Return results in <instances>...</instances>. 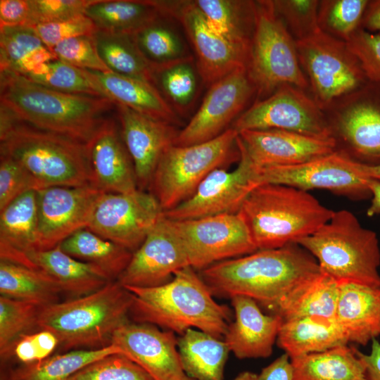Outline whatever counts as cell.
<instances>
[{
  "mask_svg": "<svg viewBox=\"0 0 380 380\" xmlns=\"http://www.w3.org/2000/svg\"><path fill=\"white\" fill-rule=\"evenodd\" d=\"M319 272L315 258L292 243L218 262L203 269L201 278L212 293L248 296L273 312L291 291Z\"/></svg>",
  "mask_w": 380,
  "mask_h": 380,
  "instance_id": "obj_1",
  "label": "cell"
},
{
  "mask_svg": "<svg viewBox=\"0 0 380 380\" xmlns=\"http://www.w3.org/2000/svg\"><path fill=\"white\" fill-rule=\"evenodd\" d=\"M0 101L18 120L85 144L115 107L108 98L56 91L11 72H0Z\"/></svg>",
  "mask_w": 380,
  "mask_h": 380,
  "instance_id": "obj_2",
  "label": "cell"
},
{
  "mask_svg": "<svg viewBox=\"0 0 380 380\" xmlns=\"http://www.w3.org/2000/svg\"><path fill=\"white\" fill-rule=\"evenodd\" d=\"M125 287L132 294L130 315L136 322L160 326L181 335L196 329L224 339L229 310L214 300L194 268L177 271L171 280L159 286Z\"/></svg>",
  "mask_w": 380,
  "mask_h": 380,
  "instance_id": "obj_3",
  "label": "cell"
},
{
  "mask_svg": "<svg viewBox=\"0 0 380 380\" xmlns=\"http://www.w3.org/2000/svg\"><path fill=\"white\" fill-rule=\"evenodd\" d=\"M0 109V154L18 162L39 189L89 184L85 143L38 129Z\"/></svg>",
  "mask_w": 380,
  "mask_h": 380,
  "instance_id": "obj_4",
  "label": "cell"
},
{
  "mask_svg": "<svg viewBox=\"0 0 380 380\" xmlns=\"http://www.w3.org/2000/svg\"><path fill=\"white\" fill-rule=\"evenodd\" d=\"M239 214L258 250L275 249L315 232L334 211L308 191L293 186L262 184L243 201Z\"/></svg>",
  "mask_w": 380,
  "mask_h": 380,
  "instance_id": "obj_5",
  "label": "cell"
},
{
  "mask_svg": "<svg viewBox=\"0 0 380 380\" xmlns=\"http://www.w3.org/2000/svg\"><path fill=\"white\" fill-rule=\"evenodd\" d=\"M131 293L118 281L81 297L41 308L37 329L53 333L63 353L96 349L110 344L114 332L128 322Z\"/></svg>",
  "mask_w": 380,
  "mask_h": 380,
  "instance_id": "obj_6",
  "label": "cell"
},
{
  "mask_svg": "<svg viewBox=\"0 0 380 380\" xmlns=\"http://www.w3.org/2000/svg\"><path fill=\"white\" fill-rule=\"evenodd\" d=\"M296 243L315 258L321 272L338 282L380 288L377 234L350 211H334L327 223Z\"/></svg>",
  "mask_w": 380,
  "mask_h": 380,
  "instance_id": "obj_7",
  "label": "cell"
},
{
  "mask_svg": "<svg viewBox=\"0 0 380 380\" xmlns=\"http://www.w3.org/2000/svg\"><path fill=\"white\" fill-rule=\"evenodd\" d=\"M238 133L229 127L217 137L189 146L172 145L161 156L149 187L163 212L191 197L214 170L239 160Z\"/></svg>",
  "mask_w": 380,
  "mask_h": 380,
  "instance_id": "obj_8",
  "label": "cell"
},
{
  "mask_svg": "<svg viewBox=\"0 0 380 380\" xmlns=\"http://www.w3.org/2000/svg\"><path fill=\"white\" fill-rule=\"evenodd\" d=\"M246 68L255 86V101L266 99L284 84L309 93L296 41L277 15L272 0L255 1V27Z\"/></svg>",
  "mask_w": 380,
  "mask_h": 380,
  "instance_id": "obj_9",
  "label": "cell"
},
{
  "mask_svg": "<svg viewBox=\"0 0 380 380\" xmlns=\"http://www.w3.org/2000/svg\"><path fill=\"white\" fill-rule=\"evenodd\" d=\"M296 45L309 94L322 110L369 81L347 42L320 30Z\"/></svg>",
  "mask_w": 380,
  "mask_h": 380,
  "instance_id": "obj_10",
  "label": "cell"
},
{
  "mask_svg": "<svg viewBox=\"0 0 380 380\" xmlns=\"http://www.w3.org/2000/svg\"><path fill=\"white\" fill-rule=\"evenodd\" d=\"M323 111L336 151L362 164L380 163V82L369 80Z\"/></svg>",
  "mask_w": 380,
  "mask_h": 380,
  "instance_id": "obj_11",
  "label": "cell"
},
{
  "mask_svg": "<svg viewBox=\"0 0 380 380\" xmlns=\"http://www.w3.org/2000/svg\"><path fill=\"white\" fill-rule=\"evenodd\" d=\"M363 164L337 151L305 162L289 166L258 167L253 165L254 179L258 185L276 184L308 191L325 189L354 200L372 196Z\"/></svg>",
  "mask_w": 380,
  "mask_h": 380,
  "instance_id": "obj_12",
  "label": "cell"
},
{
  "mask_svg": "<svg viewBox=\"0 0 380 380\" xmlns=\"http://www.w3.org/2000/svg\"><path fill=\"white\" fill-rule=\"evenodd\" d=\"M170 220L183 243L189 266L194 269L203 270L258 251L239 213Z\"/></svg>",
  "mask_w": 380,
  "mask_h": 380,
  "instance_id": "obj_13",
  "label": "cell"
},
{
  "mask_svg": "<svg viewBox=\"0 0 380 380\" xmlns=\"http://www.w3.org/2000/svg\"><path fill=\"white\" fill-rule=\"evenodd\" d=\"M230 127L238 134L244 130L282 129L332 139L324 111L308 92L291 84L255 101Z\"/></svg>",
  "mask_w": 380,
  "mask_h": 380,
  "instance_id": "obj_14",
  "label": "cell"
},
{
  "mask_svg": "<svg viewBox=\"0 0 380 380\" xmlns=\"http://www.w3.org/2000/svg\"><path fill=\"white\" fill-rule=\"evenodd\" d=\"M256 97V88L246 67L232 72L210 86L195 115L179 132L175 145L189 146L217 137Z\"/></svg>",
  "mask_w": 380,
  "mask_h": 380,
  "instance_id": "obj_15",
  "label": "cell"
},
{
  "mask_svg": "<svg viewBox=\"0 0 380 380\" xmlns=\"http://www.w3.org/2000/svg\"><path fill=\"white\" fill-rule=\"evenodd\" d=\"M163 214L151 193L139 189L129 194L103 193L88 228L134 253Z\"/></svg>",
  "mask_w": 380,
  "mask_h": 380,
  "instance_id": "obj_16",
  "label": "cell"
},
{
  "mask_svg": "<svg viewBox=\"0 0 380 380\" xmlns=\"http://www.w3.org/2000/svg\"><path fill=\"white\" fill-rule=\"evenodd\" d=\"M160 16L177 19L184 29L196 55L202 82L210 86L232 72L246 67L247 56L215 32L194 1H156Z\"/></svg>",
  "mask_w": 380,
  "mask_h": 380,
  "instance_id": "obj_17",
  "label": "cell"
},
{
  "mask_svg": "<svg viewBox=\"0 0 380 380\" xmlns=\"http://www.w3.org/2000/svg\"><path fill=\"white\" fill-rule=\"evenodd\" d=\"M240 158L236 169L213 170L198 185L193 195L174 208L163 212L171 220L201 218L239 213L243 201L257 186L253 165L237 142Z\"/></svg>",
  "mask_w": 380,
  "mask_h": 380,
  "instance_id": "obj_18",
  "label": "cell"
},
{
  "mask_svg": "<svg viewBox=\"0 0 380 380\" xmlns=\"http://www.w3.org/2000/svg\"><path fill=\"white\" fill-rule=\"evenodd\" d=\"M103 193L90 184L37 190L38 251L53 248L77 230L88 227Z\"/></svg>",
  "mask_w": 380,
  "mask_h": 380,
  "instance_id": "obj_19",
  "label": "cell"
},
{
  "mask_svg": "<svg viewBox=\"0 0 380 380\" xmlns=\"http://www.w3.org/2000/svg\"><path fill=\"white\" fill-rule=\"evenodd\" d=\"M186 267L190 266L183 243L163 214L116 281L123 286H156Z\"/></svg>",
  "mask_w": 380,
  "mask_h": 380,
  "instance_id": "obj_20",
  "label": "cell"
},
{
  "mask_svg": "<svg viewBox=\"0 0 380 380\" xmlns=\"http://www.w3.org/2000/svg\"><path fill=\"white\" fill-rule=\"evenodd\" d=\"M110 343L155 380H193L183 369L178 339L171 331L129 321L114 332Z\"/></svg>",
  "mask_w": 380,
  "mask_h": 380,
  "instance_id": "obj_21",
  "label": "cell"
},
{
  "mask_svg": "<svg viewBox=\"0 0 380 380\" xmlns=\"http://www.w3.org/2000/svg\"><path fill=\"white\" fill-rule=\"evenodd\" d=\"M236 140L258 167L298 165L336 151L333 139L282 129L244 130Z\"/></svg>",
  "mask_w": 380,
  "mask_h": 380,
  "instance_id": "obj_22",
  "label": "cell"
},
{
  "mask_svg": "<svg viewBox=\"0 0 380 380\" xmlns=\"http://www.w3.org/2000/svg\"><path fill=\"white\" fill-rule=\"evenodd\" d=\"M121 134L132 160L138 189L149 186L157 165L166 149L175 144L179 132L174 125L115 103Z\"/></svg>",
  "mask_w": 380,
  "mask_h": 380,
  "instance_id": "obj_23",
  "label": "cell"
},
{
  "mask_svg": "<svg viewBox=\"0 0 380 380\" xmlns=\"http://www.w3.org/2000/svg\"><path fill=\"white\" fill-rule=\"evenodd\" d=\"M86 145L90 185L104 193L138 189L132 160L113 120L107 118Z\"/></svg>",
  "mask_w": 380,
  "mask_h": 380,
  "instance_id": "obj_24",
  "label": "cell"
},
{
  "mask_svg": "<svg viewBox=\"0 0 380 380\" xmlns=\"http://www.w3.org/2000/svg\"><path fill=\"white\" fill-rule=\"evenodd\" d=\"M235 320L230 323L224 341L239 359L265 358L272 353L282 319L265 315L258 303L245 296L231 298Z\"/></svg>",
  "mask_w": 380,
  "mask_h": 380,
  "instance_id": "obj_25",
  "label": "cell"
},
{
  "mask_svg": "<svg viewBox=\"0 0 380 380\" xmlns=\"http://www.w3.org/2000/svg\"><path fill=\"white\" fill-rule=\"evenodd\" d=\"M50 277L63 293L72 298L94 293L112 280L101 270L78 260L62 251L60 246L23 255L16 262Z\"/></svg>",
  "mask_w": 380,
  "mask_h": 380,
  "instance_id": "obj_26",
  "label": "cell"
},
{
  "mask_svg": "<svg viewBox=\"0 0 380 380\" xmlns=\"http://www.w3.org/2000/svg\"><path fill=\"white\" fill-rule=\"evenodd\" d=\"M335 319L348 343L367 346L380 336V288L338 282Z\"/></svg>",
  "mask_w": 380,
  "mask_h": 380,
  "instance_id": "obj_27",
  "label": "cell"
},
{
  "mask_svg": "<svg viewBox=\"0 0 380 380\" xmlns=\"http://www.w3.org/2000/svg\"><path fill=\"white\" fill-rule=\"evenodd\" d=\"M87 70L115 103L156 120L179 123L177 113L153 84L110 71Z\"/></svg>",
  "mask_w": 380,
  "mask_h": 380,
  "instance_id": "obj_28",
  "label": "cell"
},
{
  "mask_svg": "<svg viewBox=\"0 0 380 380\" xmlns=\"http://www.w3.org/2000/svg\"><path fill=\"white\" fill-rule=\"evenodd\" d=\"M38 251L36 191H29L0 210V260L17 262Z\"/></svg>",
  "mask_w": 380,
  "mask_h": 380,
  "instance_id": "obj_29",
  "label": "cell"
},
{
  "mask_svg": "<svg viewBox=\"0 0 380 380\" xmlns=\"http://www.w3.org/2000/svg\"><path fill=\"white\" fill-rule=\"evenodd\" d=\"M277 346L291 359L348 345L335 319L310 316L282 321Z\"/></svg>",
  "mask_w": 380,
  "mask_h": 380,
  "instance_id": "obj_30",
  "label": "cell"
},
{
  "mask_svg": "<svg viewBox=\"0 0 380 380\" xmlns=\"http://www.w3.org/2000/svg\"><path fill=\"white\" fill-rule=\"evenodd\" d=\"M120 353L113 344L96 349L54 353L30 364H1L0 380H68L78 370L108 355Z\"/></svg>",
  "mask_w": 380,
  "mask_h": 380,
  "instance_id": "obj_31",
  "label": "cell"
},
{
  "mask_svg": "<svg viewBox=\"0 0 380 380\" xmlns=\"http://www.w3.org/2000/svg\"><path fill=\"white\" fill-rule=\"evenodd\" d=\"M210 27L248 58L255 27V1H194Z\"/></svg>",
  "mask_w": 380,
  "mask_h": 380,
  "instance_id": "obj_32",
  "label": "cell"
},
{
  "mask_svg": "<svg viewBox=\"0 0 380 380\" xmlns=\"http://www.w3.org/2000/svg\"><path fill=\"white\" fill-rule=\"evenodd\" d=\"M178 351L184 372L193 380H224L230 350L224 339L189 329L178 338Z\"/></svg>",
  "mask_w": 380,
  "mask_h": 380,
  "instance_id": "obj_33",
  "label": "cell"
},
{
  "mask_svg": "<svg viewBox=\"0 0 380 380\" xmlns=\"http://www.w3.org/2000/svg\"><path fill=\"white\" fill-rule=\"evenodd\" d=\"M338 282L320 272L291 291L273 310L282 321L317 316L335 319Z\"/></svg>",
  "mask_w": 380,
  "mask_h": 380,
  "instance_id": "obj_34",
  "label": "cell"
},
{
  "mask_svg": "<svg viewBox=\"0 0 380 380\" xmlns=\"http://www.w3.org/2000/svg\"><path fill=\"white\" fill-rule=\"evenodd\" d=\"M358 350L344 345L292 358L293 380H367Z\"/></svg>",
  "mask_w": 380,
  "mask_h": 380,
  "instance_id": "obj_35",
  "label": "cell"
},
{
  "mask_svg": "<svg viewBox=\"0 0 380 380\" xmlns=\"http://www.w3.org/2000/svg\"><path fill=\"white\" fill-rule=\"evenodd\" d=\"M56 59L32 26L0 27V72L25 75Z\"/></svg>",
  "mask_w": 380,
  "mask_h": 380,
  "instance_id": "obj_36",
  "label": "cell"
},
{
  "mask_svg": "<svg viewBox=\"0 0 380 380\" xmlns=\"http://www.w3.org/2000/svg\"><path fill=\"white\" fill-rule=\"evenodd\" d=\"M59 246L63 251L74 258L97 267L112 281L118 280L133 254L88 227L77 230Z\"/></svg>",
  "mask_w": 380,
  "mask_h": 380,
  "instance_id": "obj_37",
  "label": "cell"
},
{
  "mask_svg": "<svg viewBox=\"0 0 380 380\" xmlns=\"http://www.w3.org/2000/svg\"><path fill=\"white\" fill-rule=\"evenodd\" d=\"M84 15L97 30L131 34L160 17L153 0H95Z\"/></svg>",
  "mask_w": 380,
  "mask_h": 380,
  "instance_id": "obj_38",
  "label": "cell"
},
{
  "mask_svg": "<svg viewBox=\"0 0 380 380\" xmlns=\"http://www.w3.org/2000/svg\"><path fill=\"white\" fill-rule=\"evenodd\" d=\"M63 293L59 285L44 273L0 260V294L45 306L59 302Z\"/></svg>",
  "mask_w": 380,
  "mask_h": 380,
  "instance_id": "obj_39",
  "label": "cell"
},
{
  "mask_svg": "<svg viewBox=\"0 0 380 380\" xmlns=\"http://www.w3.org/2000/svg\"><path fill=\"white\" fill-rule=\"evenodd\" d=\"M93 37L98 53L110 72L155 85V68L144 58L132 34L96 30Z\"/></svg>",
  "mask_w": 380,
  "mask_h": 380,
  "instance_id": "obj_40",
  "label": "cell"
},
{
  "mask_svg": "<svg viewBox=\"0 0 380 380\" xmlns=\"http://www.w3.org/2000/svg\"><path fill=\"white\" fill-rule=\"evenodd\" d=\"M198 77L196 65L189 56L157 67L154 84L176 112L184 111L196 99Z\"/></svg>",
  "mask_w": 380,
  "mask_h": 380,
  "instance_id": "obj_41",
  "label": "cell"
},
{
  "mask_svg": "<svg viewBox=\"0 0 380 380\" xmlns=\"http://www.w3.org/2000/svg\"><path fill=\"white\" fill-rule=\"evenodd\" d=\"M23 76L56 91L108 98L87 70L59 59L43 63Z\"/></svg>",
  "mask_w": 380,
  "mask_h": 380,
  "instance_id": "obj_42",
  "label": "cell"
},
{
  "mask_svg": "<svg viewBox=\"0 0 380 380\" xmlns=\"http://www.w3.org/2000/svg\"><path fill=\"white\" fill-rule=\"evenodd\" d=\"M369 0H320L317 22L322 32L348 42L361 28Z\"/></svg>",
  "mask_w": 380,
  "mask_h": 380,
  "instance_id": "obj_43",
  "label": "cell"
},
{
  "mask_svg": "<svg viewBox=\"0 0 380 380\" xmlns=\"http://www.w3.org/2000/svg\"><path fill=\"white\" fill-rule=\"evenodd\" d=\"M140 51L156 69L189 56L177 35L158 20L132 34Z\"/></svg>",
  "mask_w": 380,
  "mask_h": 380,
  "instance_id": "obj_44",
  "label": "cell"
},
{
  "mask_svg": "<svg viewBox=\"0 0 380 380\" xmlns=\"http://www.w3.org/2000/svg\"><path fill=\"white\" fill-rule=\"evenodd\" d=\"M42 307L32 302L0 296V357L20 336L37 328Z\"/></svg>",
  "mask_w": 380,
  "mask_h": 380,
  "instance_id": "obj_45",
  "label": "cell"
},
{
  "mask_svg": "<svg viewBox=\"0 0 380 380\" xmlns=\"http://www.w3.org/2000/svg\"><path fill=\"white\" fill-rule=\"evenodd\" d=\"M68 380H155L122 353L104 356L84 366Z\"/></svg>",
  "mask_w": 380,
  "mask_h": 380,
  "instance_id": "obj_46",
  "label": "cell"
},
{
  "mask_svg": "<svg viewBox=\"0 0 380 380\" xmlns=\"http://www.w3.org/2000/svg\"><path fill=\"white\" fill-rule=\"evenodd\" d=\"M277 15L296 42L320 31L317 22L319 0H272Z\"/></svg>",
  "mask_w": 380,
  "mask_h": 380,
  "instance_id": "obj_47",
  "label": "cell"
},
{
  "mask_svg": "<svg viewBox=\"0 0 380 380\" xmlns=\"http://www.w3.org/2000/svg\"><path fill=\"white\" fill-rule=\"evenodd\" d=\"M59 341L51 331L37 329L20 336L8 353L1 357V364H30L40 362L54 354Z\"/></svg>",
  "mask_w": 380,
  "mask_h": 380,
  "instance_id": "obj_48",
  "label": "cell"
},
{
  "mask_svg": "<svg viewBox=\"0 0 380 380\" xmlns=\"http://www.w3.org/2000/svg\"><path fill=\"white\" fill-rule=\"evenodd\" d=\"M51 51L57 59L80 69L110 71L100 58L93 34L75 37L56 45Z\"/></svg>",
  "mask_w": 380,
  "mask_h": 380,
  "instance_id": "obj_49",
  "label": "cell"
},
{
  "mask_svg": "<svg viewBox=\"0 0 380 380\" xmlns=\"http://www.w3.org/2000/svg\"><path fill=\"white\" fill-rule=\"evenodd\" d=\"M32 176L13 158L0 156V210L22 194L38 190Z\"/></svg>",
  "mask_w": 380,
  "mask_h": 380,
  "instance_id": "obj_50",
  "label": "cell"
},
{
  "mask_svg": "<svg viewBox=\"0 0 380 380\" xmlns=\"http://www.w3.org/2000/svg\"><path fill=\"white\" fill-rule=\"evenodd\" d=\"M95 0H30L28 26L53 23L84 15Z\"/></svg>",
  "mask_w": 380,
  "mask_h": 380,
  "instance_id": "obj_51",
  "label": "cell"
},
{
  "mask_svg": "<svg viewBox=\"0 0 380 380\" xmlns=\"http://www.w3.org/2000/svg\"><path fill=\"white\" fill-rule=\"evenodd\" d=\"M43 43L51 50L66 39L93 34L97 30L94 23L84 14L57 22L32 26Z\"/></svg>",
  "mask_w": 380,
  "mask_h": 380,
  "instance_id": "obj_52",
  "label": "cell"
},
{
  "mask_svg": "<svg viewBox=\"0 0 380 380\" xmlns=\"http://www.w3.org/2000/svg\"><path fill=\"white\" fill-rule=\"evenodd\" d=\"M370 81L380 82V34L360 28L348 42Z\"/></svg>",
  "mask_w": 380,
  "mask_h": 380,
  "instance_id": "obj_53",
  "label": "cell"
},
{
  "mask_svg": "<svg viewBox=\"0 0 380 380\" xmlns=\"http://www.w3.org/2000/svg\"><path fill=\"white\" fill-rule=\"evenodd\" d=\"M30 0H0V27L28 25Z\"/></svg>",
  "mask_w": 380,
  "mask_h": 380,
  "instance_id": "obj_54",
  "label": "cell"
},
{
  "mask_svg": "<svg viewBox=\"0 0 380 380\" xmlns=\"http://www.w3.org/2000/svg\"><path fill=\"white\" fill-rule=\"evenodd\" d=\"M258 380H293V367L291 357L284 353L258 375Z\"/></svg>",
  "mask_w": 380,
  "mask_h": 380,
  "instance_id": "obj_55",
  "label": "cell"
},
{
  "mask_svg": "<svg viewBox=\"0 0 380 380\" xmlns=\"http://www.w3.org/2000/svg\"><path fill=\"white\" fill-rule=\"evenodd\" d=\"M370 353L366 355L358 350L365 366L367 380H380V342L377 338L372 341Z\"/></svg>",
  "mask_w": 380,
  "mask_h": 380,
  "instance_id": "obj_56",
  "label": "cell"
},
{
  "mask_svg": "<svg viewBox=\"0 0 380 380\" xmlns=\"http://www.w3.org/2000/svg\"><path fill=\"white\" fill-rule=\"evenodd\" d=\"M361 28L372 33L380 34V0H369Z\"/></svg>",
  "mask_w": 380,
  "mask_h": 380,
  "instance_id": "obj_57",
  "label": "cell"
},
{
  "mask_svg": "<svg viewBox=\"0 0 380 380\" xmlns=\"http://www.w3.org/2000/svg\"><path fill=\"white\" fill-rule=\"evenodd\" d=\"M368 186L372 194V201L367 210V215L372 217L380 213V181L370 178Z\"/></svg>",
  "mask_w": 380,
  "mask_h": 380,
  "instance_id": "obj_58",
  "label": "cell"
},
{
  "mask_svg": "<svg viewBox=\"0 0 380 380\" xmlns=\"http://www.w3.org/2000/svg\"><path fill=\"white\" fill-rule=\"evenodd\" d=\"M363 172L368 178L380 181V163L375 165L363 164Z\"/></svg>",
  "mask_w": 380,
  "mask_h": 380,
  "instance_id": "obj_59",
  "label": "cell"
},
{
  "mask_svg": "<svg viewBox=\"0 0 380 380\" xmlns=\"http://www.w3.org/2000/svg\"><path fill=\"white\" fill-rule=\"evenodd\" d=\"M233 380H258V374L246 371L239 374Z\"/></svg>",
  "mask_w": 380,
  "mask_h": 380,
  "instance_id": "obj_60",
  "label": "cell"
}]
</instances>
